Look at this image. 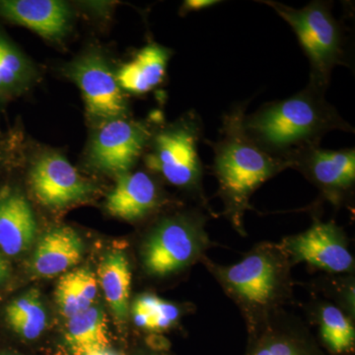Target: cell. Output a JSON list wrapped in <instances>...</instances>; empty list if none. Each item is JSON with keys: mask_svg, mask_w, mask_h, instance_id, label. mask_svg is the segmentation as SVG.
Returning <instances> with one entry per match:
<instances>
[{"mask_svg": "<svg viewBox=\"0 0 355 355\" xmlns=\"http://www.w3.org/2000/svg\"><path fill=\"white\" fill-rule=\"evenodd\" d=\"M0 15L53 41L69 27V6L57 0H0Z\"/></svg>", "mask_w": 355, "mask_h": 355, "instance_id": "obj_11", "label": "cell"}, {"mask_svg": "<svg viewBox=\"0 0 355 355\" xmlns=\"http://www.w3.org/2000/svg\"><path fill=\"white\" fill-rule=\"evenodd\" d=\"M114 190L107 198V210L127 221L144 218L158 205L157 187L144 172L125 173L118 176Z\"/></svg>", "mask_w": 355, "mask_h": 355, "instance_id": "obj_15", "label": "cell"}, {"mask_svg": "<svg viewBox=\"0 0 355 355\" xmlns=\"http://www.w3.org/2000/svg\"><path fill=\"white\" fill-rule=\"evenodd\" d=\"M288 246L296 260L328 272H347L354 266L342 233L334 224L316 222L302 234L291 238Z\"/></svg>", "mask_w": 355, "mask_h": 355, "instance_id": "obj_10", "label": "cell"}, {"mask_svg": "<svg viewBox=\"0 0 355 355\" xmlns=\"http://www.w3.org/2000/svg\"><path fill=\"white\" fill-rule=\"evenodd\" d=\"M179 316L180 310L177 306L155 295L146 294L133 302V321L144 330H167L177 323Z\"/></svg>", "mask_w": 355, "mask_h": 355, "instance_id": "obj_21", "label": "cell"}, {"mask_svg": "<svg viewBox=\"0 0 355 355\" xmlns=\"http://www.w3.org/2000/svg\"><path fill=\"white\" fill-rule=\"evenodd\" d=\"M326 89L308 83L284 100L266 103L244 118L245 132L254 144L275 157L319 146L333 130L354 132V128L326 99Z\"/></svg>", "mask_w": 355, "mask_h": 355, "instance_id": "obj_1", "label": "cell"}, {"mask_svg": "<svg viewBox=\"0 0 355 355\" xmlns=\"http://www.w3.org/2000/svg\"><path fill=\"white\" fill-rule=\"evenodd\" d=\"M202 137V118L191 111L153 135L149 141L151 149L146 156L147 167L173 186L197 189L202 179V162L198 154Z\"/></svg>", "mask_w": 355, "mask_h": 355, "instance_id": "obj_4", "label": "cell"}, {"mask_svg": "<svg viewBox=\"0 0 355 355\" xmlns=\"http://www.w3.org/2000/svg\"><path fill=\"white\" fill-rule=\"evenodd\" d=\"M219 3H222V1H217V0H187V1H184L180 12L186 15V14L190 12L210 8V7L216 6Z\"/></svg>", "mask_w": 355, "mask_h": 355, "instance_id": "obj_25", "label": "cell"}, {"mask_svg": "<svg viewBox=\"0 0 355 355\" xmlns=\"http://www.w3.org/2000/svg\"><path fill=\"white\" fill-rule=\"evenodd\" d=\"M248 101L235 105L223 114L216 141H207L214 153V172L227 211L241 218L257 189L268 179L291 168L284 159L270 155L257 146L244 130Z\"/></svg>", "mask_w": 355, "mask_h": 355, "instance_id": "obj_2", "label": "cell"}, {"mask_svg": "<svg viewBox=\"0 0 355 355\" xmlns=\"http://www.w3.org/2000/svg\"><path fill=\"white\" fill-rule=\"evenodd\" d=\"M7 324L25 340L38 338L46 327V314L36 289L14 299L6 309Z\"/></svg>", "mask_w": 355, "mask_h": 355, "instance_id": "obj_20", "label": "cell"}, {"mask_svg": "<svg viewBox=\"0 0 355 355\" xmlns=\"http://www.w3.org/2000/svg\"><path fill=\"white\" fill-rule=\"evenodd\" d=\"M275 9L295 33L299 44L310 62V83L328 89L331 72L345 64V30L331 13V2H310L293 8L277 1H261Z\"/></svg>", "mask_w": 355, "mask_h": 355, "instance_id": "obj_3", "label": "cell"}, {"mask_svg": "<svg viewBox=\"0 0 355 355\" xmlns=\"http://www.w3.org/2000/svg\"><path fill=\"white\" fill-rule=\"evenodd\" d=\"M203 241L200 219L188 216L166 218L147 238L142 251L144 268L156 277L179 272L200 254Z\"/></svg>", "mask_w": 355, "mask_h": 355, "instance_id": "obj_5", "label": "cell"}, {"mask_svg": "<svg viewBox=\"0 0 355 355\" xmlns=\"http://www.w3.org/2000/svg\"><path fill=\"white\" fill-rule=\"evenodd\" d=\"M7 273V261L6 259L2 257V254H0V284H1L2 280H3L4 277H6Z\"/></svg>", "mask_w": 355, "mask_h": 355, "instance_id": "obj_26", "label": "cell"}, {"mask_svg": "<svg viewBox=\"0 0 355 355\" xmlns=\"http://www.w3.org/2000/svg\"><path fill=\"white\" fill-rule=\"evenodd\" d=\"M321 333L334 352H343L354 345V326L342 311L334 306H326L322 311Z\"/></svg>", "mask_w": 355, "mask_h": 355, "instance_id": "obj_23", "label": "cell"}, {"mask_svg": "<svg viewBox=\"0 0 355 355\" xmlns=\"http://www.w3.org/2000/svg\"><path fill=\"white\" fill-rule=\"evenodd\" d=\"M70 76L83 92L90 118L107 121L127 113V102L116 77L99 55H88L77 60L70 67Z\"/></svg>", "mask_w": 355, "mask_h": 355, "instance_id": "obj_7", "label": "cell"}, {"mask_svg": "<svg viewBox=\"0 0 355 355\" xmlns=\"http://www.w3.org/2000/svg\"><path fill=\"white\" fill-rule=\"evenodd\" d=\"M30 77V67L19 51L0 37V95L19 90Z\"/></svg>", "mask_w": 355, "mask_h": 355, "instance_id": "obj_22", "label": "cell"}, {"mask_svg": "<svg viewBox=\"0 0 355 355\" xmlns=\"http://www.w3.org/2000/svg\"><path fill=\"white\" fill-rule=\"evenodd\" d=\"M170 58L169 49L155 43L147 44L119 70L116 77L121 90L132 94L150 92L164 79Z\"/></svg>", "mask_w": 355, "mask_h": 355, "instance_id": "obj_16", "label": "cell"}, {"mask_svg": "<svg viewBox=\"0 0 355 355\" xmlns=\"http://www.w3.org/2000/svg\"><path fill=\"white\" fill-rule=\"evenodd\" d=\"M89 355H118V354H114V352H109L108 349H104V350H101V352H94V354H91Z\"/></svg>", "mask_w": 355, "mask_h": 355, "instance_id": "obj_27", "label": "cell"}, {"mask_svg": "<svg viewBox=\"0 0 355 355\" xmlns=\"http://www.w3.org/2000/svg\"><path fill=\"white\" fill-rule=\"evenodd\" d=\"M284 160L314 182L330 198H338L354 187L355 149L340 150L309 147L291 154Z\"/></svg>", "mask_w": 355, "mask_h": 355, "instance_id": "obj_9", "label": "cell"}, {"mask_svg": "<svg viewBox=\"0 0 355 355\" xmlns=\"http://www.w3.org/2000/svg\"><path fill=\"white\" fill-rule=\"evenodd\" d=\"M30 184L37 200L51 209L81 202L93 191L92 184L58 153H46L38 159L30 173Z\"/></svg>", "mask_w": 355, "mask_h": 355, "instance_id": "obj_8", "label": "cell"}, {"mask_svg": "<svg viewBox=\"0 0 355 355\" xmlns=\"http://www.w3.org/2000/svg\"><path fill=\"white\" fill-rule=\"evenodd\" d=\"M254 355H300L293 345L284 340H275L263 345Z\"/></svg>", "mask_w": 355, "mask_h": 355, "instance_id": "obj_24", "label": "cell"}, {"mask_svg": "<svg viewBox=\"0 0 355 355\" xmlns=\"http://www.w3.org/2000/svg\"><path fill=\"white\" fill-rule=\"evenodd\" d=\"M98 279L114 317L125 321L132 286V272L125 254L121 251L107 254L98 268Z\"/></svg>", "mask_w": 355, "mask_h": 355, "instance_id": "obj_17", "label": "cell"}, {"mask_svg": "<svg viewBox=\"0 0 355 355\" xmlns=\"http://www.w3.org/2000/svg\"><path fill=\"white\" fill-rule=\"evenodd\" d=\"M1 355H13V354H1Z\"/></svg>", "mask_w": 355, "mask_h": 355, "instance_id": "obj_28", "label": "cell"}, {"mask_svg": "<svg viewBox=\"0 0 355 355\" xmlns=\"http://www.w3.org/2000/svg\"><path fill=\"white\" fill-rule=\"evenodd\" d=\"M222 275L233 292L251 304H268L277 291V265L266 254H251Z\"/></svg>", "mask_w": 355, "mask_h": 355, "instance_id": "obj_12", "label": "cell"}, {"mask_svg": "<svg viewBox=\"0 0 355 355\" xmlns=\"http://www.w3.org/2000/svg\"><path fill=\"white\" fill-rule=\"evenodd\" d=\"M37 234V223L29 202L20 193L7 190L0 196V250L6 256L25 253Z\"/></svg>", "mask_w": 355, "mask_h": 355, "instance_id": "obj_14", "label": "cell"}, {"mask_svg": "<svg viewBox=\"0 0 355 355\" xmlns=\"http://www.w3.org/2000/svg\"><path fill=\"white\" fill-rule=\"evenodd\" d=\"M151 137L144 123L123 119L105 121L91 144V160L103 172L125 174L144 154Z\"/></svg>", "mask_w": 355, "mask_h": 355, "instance_id": "obj_6", "label": "cell"}, {"mask_svg": "<svg viewBox=\"0 0 355 355\" xmlns=\"http://www.w3.org/2000/svg\"><path fill=\"white\" fill-rule=\"evenodd\" d=\"M97 291V279L89 268H78L65 273L58 282L55 293L62 316L69 320L92 307Z\"/></svg>", "mask_w": 355, "mask_h": 355, "instance_id": "obj_19", "label": "cell"}, {"mask_svg": "<svg viewBox=\"0 0 355 355\" xmlns=\"http://www.w3.org/2000/svg\"><path fill=\"white\" fill-rule=\"evenodd\" d=\"M65 340L76 355H89L108 349V320L102 308L93 305L69 318Z\"/></svg>", "mask_w": 355, "mask_h": 355, "instance_id": "obj_18", "label": "cell"}, {"mask_svg": "<svg viewBox=\"0 0 355 355\" xmlns=\"http://www.w3.org/2000/svg\"><path fill=\"white\" fill-rule=\"evenodd\" d=\"M83 238L69 226L51 229L35 248L30 268L40 277H55L69 272L83 259Z\"/></svg>", "mask_w": 355, "mask_h": 355, "instance_id": "obj_13", "label": "cell"}]
</instances>
